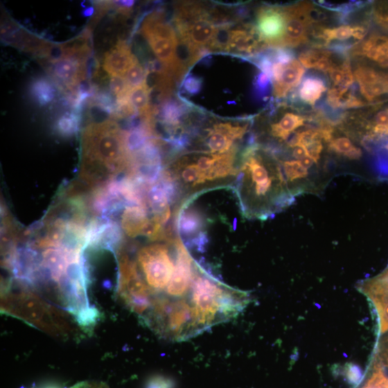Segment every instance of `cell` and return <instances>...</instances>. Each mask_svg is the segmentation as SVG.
<instances>
[{"instance_id": "4fadbf2b", "label": "cell", "mask_w": 388, "mask_h": 388, "mask_svg": "<svg viewBox=\"0 0 388 388\" xmlns=\"http://www.w3.org/2000/svg\"><path fill=\"white\" fill-rule=\"evenodd\" d=\"M355 84L351 87L334 86L328 89L326 95L327 104L335 109L360 108L365 104L356 95Z\"/></svg>"}, {"instance_id": "3957f363", "label": "cell", "mask_w": 388, "mask_h": 388, "mask_svg": "<svg viewBox=\"0 0 388 388\" xmlns=\"http://www.w3.org/2000/svg\"><path fill=\"white\" fill-rule=\"evenodd\" d=\"M179 42L188 52V66L200 60L217 34L218 27L212 21L210 11L196 3L179 4L173 17Z\"/></svg>"}, {"instance_id": "44dd1931", "label": "cell", "mask_w": 388, "mask_h": 388, "mask_svg": "<svg viewBox=\"0 0 388 388\" xmlns=\"http://www.w3.org/2000/svg\"><path fill=\"white\" fill-rule=\"evenodd\" d=\"M148 73V69L143 67L137 60L131 66L123 77L132 89L147 83Z\"/></svg>"}, {"instance_id": "603a6c76", "label": "cell", "mask_w": 388, "mask_h": 388, "mask_svg": "<svg viewBox=\"0 0 388 388\" xmlns=\"http://www.w3.org/2000/svg\"><path fill=\"white\" fill-rule=\"evenodd\" d=\"M383 74L371 67L360 66L355 69L354 77L360 87L370 86L378 82Z\"/></svg>"}, {"instance_id": "e0dca14e", "label": "cell", "mask_w": 388, "mask_h": 388, "mask_svg": "<svg viewBox=\"0 0 388 388\" xmlns=\"http://www.w3.org/2000/svg\"><path fill=\"white\" fill-rule=\"evenodd\" d=\"M328 149L334 153L352 161L360 159L362 155V150L355 146L351 140L346 137L333 139L328 143Z\"/></svg>"}, {"instance_id": "ba28073f", "label": "cell", "mask_w": 388, "mask_h": 388, "mask_svg": "<svg viewBox=\"0 0 388 388\" xmlns=\"http://www.w3.org/2000/svg\"><path fill=\"white\" fill-rule=\"evenodd\" d=\"M305 72V68L296 60L287 64H274L273 92L275 98L284 99L295 91L301 85Z\"/></svg>"}, {"instance_id": "cb8c5ba5", "label": "cell", "mask_w": 388, "mask_h": 388, "mask_svg": "<svg viewBox=\"0 0 388 388\" xmlns=\"http://www.w3.org/2000/svg\"><path fill=\"white\" fill-rule=\"evenodd\" d=\"M326 53V48H312L302 52L299 55V62L306 69H317L319 63Z\"/></svg>"}, {"instance_id": "277c9868", "label": "cell", "mask_w": 388, "mask_h": 388, "mask_svg": "<svg viewBox=\"0 0 388 388\" xmlns=\"http://www.w3.org/2000/svg\"><path fill=\"white\" fill-rule=\"evenodd\" d=\"M254 26L261 40L267 47H283L286 28L283 6H264L260 8Z\"/></svg>"}, {"instance_id": "d6a6232c", "label": "cell", "mask_w": 388, "mask_h": 388, "mask_svg": "<svg viewBox=\"0 0 388 388\" xmlns=\"http://www.w3.org/2000/svg\"><path fill=\"white\" fill-rule=\"evenodd\" d=\"M308 157L306 148L302 146H298L291 150V157L295 160H302Z\"/></svg>"}, {"instance_id": "6da1fadb", "label": "cell", "mask_w": 388, "mask_h": 388, "mask_svg": "<svg viewBox=\"0 0 388 388\" xmlns=\"http://www.w3.org/2000/svg\"><path fill=\"white\" fill-rule=\"evenodd\" d=\"M236 193L243 215L267 220L292 204L277 161L256 142L245 150Z\"/></svg>"}, {"instance_id": "7402d4cb", "label": "cell", "mask_w": 388, "mask_h": 388, "mask_svg": "<svg viewBox=\"0 0 388 388\" xmlns=\"http://www.w3.org/2000/svg\"><path fill=\"white\" fill-rule=\"evenodd\" d=\"M80 118L73 112H67L63 114L56 124V129L62 135L71 136L79 129Z\"/></svg>"}, {"instance_id": "8fae6325", "label": "cell", "mask_w": 388, "mask_h": 388, "mask_svg": "<svg viewBox=\"0 0 388 388\" xmlns=\"http://www.w3.org/2000/svg\"><path fill=\"white\" fill-rule=\"evenodd\" d=\"M144 205H132L127 208L122 218V227L128 236L131 238L145 235L150 222Z\"/></svg>"}, {"instance_id": "4dcf8cb0", "label": "cell", "mask_w": 388, "mask_h": 388, "mask_svg": "<svg viewBox=\"0 0 388 388\" xmlns=\"http://www.w3.org/2000/svg\"><path fill=\"white\" fill-rule=\"evenodd\" d=\"M323 142L321 139H317L304 147L308 157L312 159L316 164L321 159V154L324 149Z\"/></svg>"}, {"instance_id": "8992f818", "label": "cell", "mask_w": 388, "mask_h": 388, "mask_svg": "<svg viewBox=\"0 0 388 388\" xmlns=\"http://www.w3.org/2000/svg\"><path fill=\"white\" fill-rule=\"evenodd\" d=\"M266 48L267 46L261 40L255 26L247 24L229 28L224 53L235 55L245 60Z\"/></svg>"}, {"instance_id": "30bf717a", "label": "cell", "mask_w": 388, "mask_h": 388, "mask_svg": "<svg viewBox=\"0 0 388 388\" xmlns=\"http://www.w3.org/2000/svg\"><path fill=\"white\" fill-rule=\"evenodd\" d=\"M141 33L146 38H165L172 41H179L176 28L166 21L161 11L154 12L147 16L141 26Z\"/></svg>"}, {"instance_id": "7a4b0ae2", "label": "cell", "mask_w": 388, "mask_h": 388, "mask_svg": "<svg viewBox=\"0 0 388 388\" xmlns=\"http://www.w3.org/2000/svg\"><path fill=\"white\" fill-rule=\"evenodd\" d=\"M82 150V176L92 186L106 184L130 165L125 132L110 121L85 129Z\"/></svg>"}, {"instance_id": "ac0fdd59", "label": "cell", "mask_w": 388, "mask_h": 388, "mask_svg": "<svg viewBox=\"0 0 388 388\" xmlns=\"http://www.w3.org/2000/svg\"><path fill=\"white\" fill-rule=\"evenodd\" d=\"M30 94L35 101L39 105L44 106L53 101L55 91L53 86L47 80L39 78L32 83Z\"/></svg>"}, {"instance_id": "836d02e7", "label": "cell", "mask_w": 388, "mask_h": 388, "mask_svg": "<svg viewBox=\"0 0 388 388\" xmlns=\"http://www.w3.org/2000/svg\"><path fill=\"white\" fill-rule=\"evenodd\" d=\"M114 3L116 8L123 14H129L134 5V1H116Z\"/></svg>"}, {"instance_id": "83f0119b", "label": "cell", "mask_w": 388, "mask_h": 388, "mask_svg": "<svg viewBox=\"0 0 388 388\" xmlns=\"http://www.w3.org/2000/svg\"><path fill=\"white\" fill-rule=\"evenodd\" d=\"M100 316V312L94 306H91L87 309L82 310L78 313L75 317L78 323L85 327L89 326L96 321Z\"/></svg>"}, {"instance_id": "7c38bea8", "label": "cell", "mask_w": 388, "mask_h": 388, "mask_svg": "<svg viewBox=\"0 0 388 388\" xmlns=\"http://www.w3.org/2000/svg\"><path fill=\"white\" fill-rule=\"evenodd\" d=\"M327 89L326 78L321 75L310 73L304 77L298 91H296L301 101L315 107Z\"/></svg>"}, {"instance_id": "5b68a950", "label": "cell", "mask_w": 388, "mask_h": 388, "mask_svg": "<svg viewBox=\"0 0 388 388\" xmlns=\"http://www.w3.org/2000/svg\"><path fill=\"white\" fill-rule=\"evenodd\" d=\"M310 3H301L285 6V33L283 48H297L309 42L310 24L308 16Z\"/></svg>"}, {"instance_id": "f546056e", "label": "cell", "mask_w": 388, "mask_h": 388, "mask_svg": "<svg viewBox=\"0 0 388 388\" xmlns=\"http://www.w3.org/2000/svg\"><path fill=\"white\" fill-rule=\"evenodd\" d=\"M346 376L349 383L357 385L361 382L363 373L358 365L349 363L346 365Z\"/></svg>"}, {"instance_id": "ffe728a7", "label": "cell", "mask_w": 388, "mask_h": 388, "mask_svg": "<svg viewBox=\"0 0 388 388\" xmlns=\"http://www.w3.org/2000/svg\"><path fill=\"white\" fill-rule=\"evenodd\" d=\"M273 88V80L265 73L260 72L255 78L252 94L257 101L266 102Z\"/></svg>"}, {"instance_id": "d6986e66", "label": "cell", "mask_w": 388, "mask_h": 388, "mask_svg": "<svg viewBox=\"0 0 388 388\" xmlns=\"http://www.w3.org/2000/svg\"><path fill=\"white\" fill-rule=\"evenodd\" d=\"M330 79L335 86L351 87L355 84V77L353 73L351 60L337 67L328 73Z\"/></svg>"}, {"instance_id": "d4e9b609", "label": "cell", "mask_w": 388, "mask_h": 388, "mask_svg": "<svg viewBox=\"0 0 388 388\" xmlns=\"http://www.w3.org/2000/svg\"><path fill=\"white\" fill-rule=\"evenodd\" d=\"M371 300L377 310L381 334L388 333V295L374 297Z\"/></svg>"}, {"instance_id": "9a60e30c", "label": "cell", "mask_w": 388, "mask_h": 388, "mask_svg": "<svg viewBox=\"0 0 388 388\" xmlns=\"http://www.w3.org/2000/svg\"><path fill=\"white\" fill-rule=\"evenodd\" d=\"M306 119L304 116L294 113H286L278 122L272 124L270 127L271 140L279 143L284 142L290 134L303 127Z\"/></svg>"}, {"instance_id": "8d00e7d4", "label": "cell", "mask_w": 388, "mask_h": 388, "mask_svg": "<svg viewBox=\"0 0 388 388\" xmlns=\"http://www.w3.org/2000/svg\"><path fill=\"white\" fill-rule=\"evenodd\" d=\"M21 388H24V387H21Z\"/></svg>"}, {"instance_id": "484cf974", "label": "cell", "mask_w": 388, "mask_h": 388, "mask_svg": "<svg viewBox=\"0 0 388 388\" xmlns=\"http://www.w3.org/2000/svg\"><path fill=\"white\" fill-rule=\"evenodd\" d=\"M109 87L112 94L116 96V102L127 99L132 90L123 76L112 77Z\"/></svg>"}, {"instance_id": "d590c367", "label": "cell", "mask_w": 388, "mask_h": 388, "mask_svg": "<svg viewBox=\"0 0 388 388\" xmlns=\"http://www.w3.org/2000/svg\"><path fill=\"white\" fill-rule=\"evenodd\" d=\"M42 388H60V387H58L54 386V385H48V386L43 387Z\"/></svg>"}, {"instance_id": "9c48e42d", "label": "cell", "mask_w": 388, "mask_h": 388, "mask_svg": "<svg viewBox=\"0 0 388 388\" xmlns=\"http://www.w3.org/2000/svg\"><path fill=\"white\" fill-rule=\"evenodd\" d=\"M137 60L138 58L132 53L126 42L120 41L106 53L103 67L112 77L124 76Z\"/></svg>"}, {"instance_id": "4316f807", "label": "cell", "mask_w": 388, "mask_h": 388, "mask_svg": "<svg viewBox=\"0 0 388 388\" xmlns=\"http://www.w3.org/2000/svg\"><path fill=\"white\" fill-rule=\"evenodd\" d=\"M203 80L195 75L188 73L184 79L182 85V90L188 95H197L201 91Z\"/></svg>"}, {"instance_id": "e575fe53", "label": "cell", "mask_w": 388, "mask_h": 388, "mask_svg": "<svg viewBox=\"0 0 388 388\" xmlns=\"http://www.w3.org/2000/svg\"><path fill=\"white\" fill-rule=\"evenodd\" d=\"M93 12H94V8H88L84 10L83 14L85 17H88V16H91L93 14Z\"/></svg>"}, {"instance_id": "f1b7e54d", "label": "cell", "mask_w": 388, "mask_h": 388, "mask_svg": "<svg viewBox=\"0 0 388 388\" xmlns=\"http://www.w3.org/2000/svg\"><path fill=\"white\" fill-rule=\"evenodd\" d=\"M176 382L172 379L163 376H155L150 378L146 388H175Z\"/></svg>"}, {"instance_id": "5bb4252c", "label": "cell", "mask_w": 388, "mask_h": 388, "mask_svg": "<svg viewBox=\"0 0 388 388\" xmlns=\"http://www.w3.org/2000/svg\"><path fill=\"white\" fill-rule=\"evenodd\" d=\"M353 53L355 55L365 56L380 65L388 57V37L373 35L367 41L355 46Z\"/></svg>"}, {"instance_id": "52a82bcc", "label": "cell", "mask_w": 388, "mask_h": 388, "mask_svg": "<svg viewBox=\"0 0 388 388\" xmlns=\"http://www.w3.org/2000/svg\"><path fill=\"white\" fill-rule=\"evenodd\" d=\"M87 57L79 54L63 53L53 61L51 71L62 84L68 88H73L85 79Z\"/></svg>"}, {"instance_id": "1f68e13d", "label": "cell", "mask_w": 388, "mask_h": 388, "mask_svg": "<svg viewBox=\"0 0 388 388\" xmlns=\"http://www.w3.org/2000/svg\"><path fill=\"white\" fill-rule=\"evenodd\" d=\"M353 37L355 38L356 42L360 44V42L363 40V39L364 38V37L367 35L368 33L367 26L362 24L360 25L359 24L353 26Z\"/></svg>"}, {"instance_id": "2e32d148", "label": "cell", "mask_w": 388, "mask_h": 388, "mask_svg": "<svg viewBox=\"0 0 388 388\" xmlns=\"http://www.w3.org/2000/svg\"><path fill=\"white\" fill-rule=\"evenodd\" d=\"M150 93L151 89L146 83L143 86L132 89L128 96L132 107L140 114L141 118L146 121H152L153 118L154 110L150 103Z\"/></svg>"}]
</instances>
